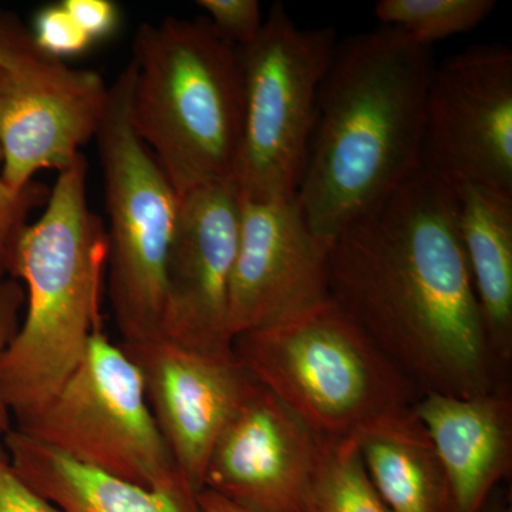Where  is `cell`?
Masks as SVG:
<instances>
[{
	"mask_svg": "<svg viewBox=\"0 0 512 512\" xmlns=\"http://www.w3.org/2000/svg\"><path fill=\"white\" fill-rule=\"evenodd\" d=\"M313 512H390L370 480L357 440H325Z\"/></svg>",
	"mask_w": 512,
	"mask_h": 512,
	"instance_id": "ffe728a7",
	"label": "cell"
},
{
	"mask_svg": "<svg viewBox=\"0 0 512 512\" xmlns=\"http://www.w3.org/2000/svg\"><path fill=\"white\" fill-rule=\"evenodd\" d=\"M6 453L30 488L59 512H201L190 485L150 490L83 466L13 429Z\"/></svg>",
	"mask_w": 512,
	"mask_h": 512,
	"instance_id": "2e32d148",
	"label": "cell"
},
{
	"mask_svg": "<svg viewBox=\"0 0 512 512\" xmlns=\"http://www.w3.org/2000/svg\"><path fill=\"white\" fill-rule=\"evenodd\" d=\"M497 9L495 0H380L376 18L423 46L471 32Z\"/></svg>",
	"mask_w": 512,
	"mask_h": 512,
	"instance_id": "d6986e66",
	"label": "cell"
},
{
	"mask_svg": "<svg viewBox=\"0 0 512 512\" xmlns=\"http://www.w3.org/2000/svg\"><path fill=\"white\" fill-rule=\"evenodd\" d=\"M134 66L110 86L97 131L107 232V291L121 345L163 332L165 268L180 195L131 123Z\"/></svg>",
	"mask_w": 512,
	"mask_h": 512,
	"instance_id": "8992f818",
	"label": "cell"
},
{
	"mask_svg": "<svg viewBox=\"0 0 512 512\" xmlns=\"http://www.w3.org/2000/svg\"><path fill=\"white\" fill-rule=\"evenodd\" d=\"M488 346L508 373L512 362V194L483 187L451 188Z\"/></svg>",
	"mask_w": 512,
	"mask_h": 512,
	"instance_id": "e0dca14e",
	"label": "cell"
},
{
	"mask_svg": "<svg viewBox=\"0 0 512 512\" xmlns=\"http://www.w3.org/2000/svg\"><path fill=\"white\" fill-rule=\"evenodd\" d=\"M414 414L446 473L453 512H480L512 470L510 384L473 397L421 394Z\"/></svg>",
	"mask_w": 512,
	"mask_h": 512,
	"instance_id": "9a60e30c",
	"label": "cell"
},
{
	"mask_svg": "<svg viewBox=\"0 0 512 512\" xmlns=\"http://www.w3.org/2000/svg\"><path fill=\"white\" fill-rule=\"evenodd\" d=\"M420 168L454 188L483 185L512 194V52L476 45L431 74Z\"/></svg>",
	"mask_w": 512,
	"mask_h": 512,
	"instance_id": "9c48e42d",
	"label": "cell"
},
{
	"mask_svg": "<svg viewBox=\"0 0 512 512\" xmlns=\"http://www.w3.org/2000/svg\"><path fill=\"white\" fill-rule=\"evenodd\" d=\"M198 504H200L201 512H252L225 500L224 497L212 493L210 490H201L198 493Z\"/></svg>",
	"mask_w": 512,
	"mask_h": 512,
	"instance_id": "83f0119b",
	"label": "cell"
},
{
	"mask_svg": "<svg viewBox=\"0 0 512 512\" xmlns=\"http://www.w3.org/2000/svg\"><path fill=\"white\" fill-rule=\"evenodd\" d=\"M197 6L215 32L237 49L249 45L264 25L258 0H198Z\"/></svg>",
	"mask_w": 512,
	"mask_h": 512,
	"instance_id": "603a6c76",
	"label": "cell"
},
{
	"mask_svg": "<svg viewBox=\"0 0 512 512\" xmlns=\"http://www.w3.org/2000/svg\"><path fill=\"white\" fill-rule=\"evenodd\" d=\"M332 28H301L275 3L239 47L244 137L237 183L247 200H288L301 185L323 77L338 46Z\"/></svg>",
	"mask_w": 512,
	"mask_h": 512,
	"instance_id": "52a82bcc",
	"label": "cell"
},
{
	"mask_svg": "<svg viewBox=\"0 0 512 512\" xmlns=\"http://www.w3.org/2000/svg\"><path fill=\"white\" fill-rule=\"evenodd\" d=\"M13 429L140 487L190 485L154 420L140 370L104 330L93 336L82 363L42 412Z\"/></svg>",
	"mask_w": 512,
	"mask_h": 512,
	"instance_id": "ba28073f",
	"label": "cell"
},
{
	"mask_svg": "<svg viewBox=\"0 0 512 512\" xmlns=\"http://www.w3.org/2000/svg\"><path fill=\"white\" fill-rule=\"evenodd\" d=\"M433 47L396 29L339 40L318 94L296 201L329 248L420 168Z\"/></svg>",
	"mask_w": 512,
	"mask_h": 512,
	"instance_id": "7a4b0ae2",
	"label": "cell"
},
{
	"mask_svg": "<svg viewBox=\"0 0 512 512\" xmlns=\"http://www.w3.org/2000/svg\"><path fill=\"white\" fill-rule=\"evenodd\" d=\"M357 444L390 512H453L446 473L414 410L367 431Z\"/></svg>",
	"mask_w": 512,
	"mask_h": 512,
	"instance_id": "ac0fdd59",
	"label": "cell"
},
{
	"mask_svg": "<svg viewBox=\"0 0 512 512\" xmlns=\"http://www.w3.org/2000/svg\"><path fill=\"white\" fill-rule=\"evenodd\" d=\"M480 512H512L510 503L500 491H495Z\"/></svg>",
	"mask_w": 512,
	"mask_h": 512,
	"instance_id": "f1b7e54d",
	"label": "cell"
},
{
	"mask_svg": "<svg viewBox=\"0 0 512 512\" xmlns=\"http://www.w3.org/2000/svg\"><path fill=\"white\" fill-rule=\"evenodd\" d=\"M32 32L15 13L0 10V67H18L43 57Z\"/></svg>",
	"mask_w": 512,
	"mask_h": 512,
	"instance_id": "4316f807",
	"label": "cell"
},
{
	"mask_svg": "<svg viewBox=\"0 0 512 512\" xmlns=\"http://www.w3.org/2000/svg\"><path fill=\"white\" fill-rule=\"evenodd\" d=\"M325 439L256 382L212 448L204 487L252 512H313Z\"/></svg>",
	"mask_w": 512,
	"mask_h": 512,
	"instance_id": "7c38bea8",
	"label": "cell"
},
{
	"mask_svg": "<svg viewBox=\"0 0 512 512\" xmlns=\"http://www.w3.org/2000/svg\"><path fill=\"white\" fill-rule=\"evenodd\" d=\"M107 232L87 200V160L60 171L39 220L23 229L10 278L25 282V318L0 359L13 427L42 412L103 330Z\"/></svg>",
	"mask_w": 512,
	"mask_h": 512,
	"instance_id": "3957f363",
	"label": "cell"
},
{
	"mask_svg": "<svg viewBox=\"0 0 512 512\" xmlns=\"http://www.w3.org/2000/svg\"><path fill=\"white\" fill-rule=\"evenodd\" d=\"M25 306V289L16 279L8 278L0 284V359L19 328L20 312ZM13 430V419L2 390H0V436Z\"/></svg>",
	"mask_w": 512,
	"mask_h": 512,
	"instance_id": "d4e9b609",
	"label": "cell"
},
{
	"mask_svg": "<svg viewBox=\"0 0 512 512\" xmlns=\"http://www.w3.org/2000/svg\"><path fill=\"white\" fill-rule=\"evenodd\" d=\"M0 512H59L23 481L0 447Z\"/></svg>",
	"mask_w": 512,
	"mask_h": 512,
	"instance_id": "484cf974",
	"label": "cell"
},
{
	"mask_svg": "<svg viewBox=\"0 0 512 512\" xmlns=\"http://www.w3.org/2000/svg\"><path fill=\"white\" fill-rule=\"evenodd\" d=\"M62 3L93 43L110 39L120 29V8L111 0H63Z\"/></svg>",
	"mask_w": 512,
	"mask_h": 512,
	"instance_id": "cb8c5ba5",
	"label": "cell"
},
{
	"mask_svg": "<svg viewBox=\"0 0 512 512\" xmlns=\"http://www.w3.org/2000/svg\"><path fill=\"white\" fill-rule=\"evenodd\" d=\"M3 153L0 148V284L10 278L13 252L33 211L45 207L50 188L32 181L22 191H12L2 177Z\"/></svg>",
	"mask_w": 512,
	"mask_h": 512,
	"instance_id": "44dd1931",
	"label": "cell"
},
{
	"mask_svg": "<svg viewBox=\"0 0 512 512\" xmlns=\"http://www.w3.org/2000/svg\"><path fill=\"white\" fill-rule=\"evenodd\" d=\"M329 296L420 394L507 386L488 346L453 191L416 171L328 249Z\"/></svg>",
	"mask_w": 512,
	"mask_h": 512,
	"instance_id": "6da1fadb",
	"label": "cell"
},
{
	"mask_svg": "<svg viewBox=\"0 0 512 512\" xmlns=\"http://www.w3.org/2000/svg\"><path fill=\"white\" fill-rule=\"evenodd\" d=\"M239 222L237 181L208 185L180 197L165 268L161 335L194 348H232L228 302Z\"/></svg>",
	"mask_w": 512,
	"mask_h": 512,
	"instance_id": "5bb4252c",
	"label": "cell"
},
{
	"mask_svg": "<svg viewBox=\"0 0 512 512\" xmlns=\"http://www.w3.org/2000/svg\"><path fill=\"white\" fill-rule=\"evenodd\" d=\"M328 249L306 224L296 197L252 201L241 195L228 302L232 340L328 301Z\"/></svg>",
	"mask_w": 512,
	"mask_h": 512,
	"instance_id": "4fadbf2b",
	"label": "cell"
},
{
	"mask_svg": "<svg viewBox=\"0 0 512 512\" xmlns=\"http://www.w3.org/2000/svg\"><path fill=\"white\" fill-rule=\"evenodd\" d=\"M30 32L37 49L50 59L60 62L66 57L82 56L94 45L74 22L62 2L37 10Z\"/></svg>",
	"mask_w": 512,
	"mask_h": 512,
	"instance_id": "7402d4cb",
	"label": "cell"
},
{
	"mask_svg": "<svg viewBox=\"0 0 512 512\" xmlns=\"http://www.w3.org/2000/svg\"><path fill=\"white\" fill-rule=\"evenodd\" d=\"M181 476L198 493L212 448L256 386L231 349L208 350L160 335L121 345Z\"/></svg>",
	"mask_w": 512,
	"mask_h": 512,
	"instance_id": "30bf717a",
	"label": "cell"
},
{
	"mask_svg": "<svg viewBox=\"0 0 512 512\" xmlns=\"http://www.w3.org/2000/svg\"><path fill=\"white\" fill-rule=\"evenodd\" d=\"M131 123L180 197L237 181L244 137L238 49L207 19L138 26Z\"/></svg>",
	"mask_w": 512,
	"mask_h": 512,
	"instance_id": "277c9868",
	"label": "cell"
},
{
	"mask_svg": "<svg viewBox=\"0 0 512 512\" xmlns=\"http://www.w3.org/2000/svg\"><path fill=\"white\" fill-rule=\"evenodd\" d=\"M256 382L325 440H357L421 396L332 299L232 340Z\"/></svg>",
	"mask_w": 512,
	"mask_h": 512,
	"instance_id": "5b68a950",
	"label": "cell"
},
{
	"mask_svg": "<svg viewBox=\"0 0 512 512\" xmlns=\"http://www.w3.org/2000/svg\"><path fill=\"white\" fill-rule=\"evenodd\" d=\"M100 73L43 56L0 67L2 177L22 191L42 170H66L96 138L109 103Z\"/></svg>",
	"mask_w": 512,
	"mask_h": 512,
	"instance_id": "8fae6325",
	"label": "cell"
}]
</instances>
